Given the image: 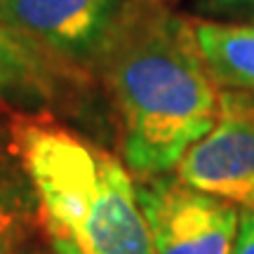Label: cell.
Wrapping results in <instances>:
<instances>
[{
  "mask_svg": "<svg viewBox=\"0 0 254 254\" xmlns=\"http://www.w3.org/2000/svg\"><path fill=\"white\" fill-rule=\"evenodd\" d=\"M94 62L118 109L125 163L144 182L172 172L217 123L221 94L195 28L160 0H123Z\"/></svg>",
  "mask_w": 254,
  "mask_h": 254,
  "instance_id": "1",
  "label": "cell"
},
{
  "mask_svg": "<svg viewBox=\"0 0 254 254\" xmlns=\"http://www.w3.org/2000/svg\"><path fill=\"white\" fill-rule=\"evenodd\" d=\"M19 153L59 254H153L136 186L116 155L71 129L17 123Z\"/></svg>",
  "mask_w": 254,
  "mask_h": 254,
  "instance_id": "2",
  "label": "cell"
},
{
  "mask_svg": "<svg viewBox=\"0 0 254 254\" xmlns=\"http://www.w3.org/2000/svg\"><path fill=\"white\" fill-rule=\"evenodd\" d=\"M136 198L153 254H231L240 221L236 205L165 174L136 186Z\"/></svg>",
  "mask_w": 254,
  "mask_h": 254,
  "instance_id": "3",
  "label": "cell"
},
{
  "mask_svg": "<svg viewBox=\"0 0 254 254\" xmlns=\"http://www.w3.org/2000/svg\"><path fill=\"white\" fill-rule=\"evenodd\" d=\"M174 170L190 189L254 212V101L221 94L214 127Z\"/></svg>",
  "mask_w": 254,
  "mask_h": 254,
  "instance_id": "4",
  "label": "cell"
},
{
  "mask_svg": "<svg viewBox=\"0 0 254 254\" xmlns=\"http://www.w3.org/2000/svg\"><path fill=\"white\" fill-rule=\"evenodd\" d=\"M123 0H0V21L64 62L97 59Z\"/></svg>",
  "mask_w": 254,
  "mask_h": 254,
  "instance_id": "5",
  "label": "cell"
},
{
  "mask_svg": "<svg viewBox=\"0 0 254 254\" xmlns=\"http://www.w3.org/2000/svg\"><path fill=\"white\" fill-rule=\"evenodd\" d=\"M59 59L0 21V106L38 111L59 92Z\"/></svg>",
  "mask_w": 254,
  "mask_h": 254,
  "instance_id": "6",
  "label": "cell"
},
{
  "mask_svg": "<svg viewBox=\"0 0 254 254\" xmlns=\"http://www.w3.org/2000/svg\"><path fill=\"white\" fill-rule=\"evenodd\" d=\"M212 80L254 99V24H193Z\"/></svg>",
  "mask_w": 254,
  "mask_h": 254,
  "instance_id": "7",
  "label": "cell"
},
{
  "mask_svg": "<svg viewBox=\"0 0 254 254\" xmlns=\"http://www.w3.org/2000/svg\"><path fill=\"white\" fill-rule=\"evenodd\" d=\"M33 186L17 144V125L0 111V254H9L19 240L33 205Z\"/></svg>",
  "mask_w": 254,
  "mask_h": 254,
  "instance_id": "8",
  "label": "cell"
},
{
  "mask_svg": "<svg viewBox=\"0 0 254 254\" xmlns=\"http://www.w3.org/2000/svg\"><path fill=\"white\" fill-rule=\"evenodd\" d=\"M231 254H254V212L245 209L240 212L238 233L231 247Z\"/></svg>",
  "mask_w": 254,
  "mask_h": 254,
  "instance_id": "9",
  "label": "cell"
},
{
  "mask_svg": "<svg viewBox=\"0 0 254 254\" xmlns=\"http://www.w3.org/2000/svg\"><path fill=\"white\" fill-rule=\"evenodd\" d=\"M212 9L226 12H254V0H205Z\"/></svg>",
  "mask_w": 254,
  "mask_h": 254,
  "instance_id": "10",
  "label": "cell"
}]
</instances>
